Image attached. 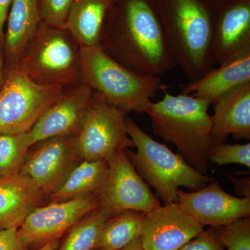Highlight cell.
Masks as SVG:
<instances>
[{
	"mask_svg": "<svg viewBox=\"0 0 250 250\" xmlns=\"http://www.w3.org/2000/svg\"><path fill=\"white\" fill-rule=\"evenodd\" d=\"M6 76H5L4 54L0 52V90L4 84Z\"/></svg>",
	"mask_w": 250,
	"mask_h": 250,
	"instance_id": "1f68e13d",
	"label": "cell"
},
{
	"mask_svg": "<svg viewBox=\"0 0 250 250\" xmlns=\"http://www.w3.org/2000/svg\"><path fill=\"white\" fill-rule=\"evenodd\" d=\"M47 203V196L30 178L20 173L0 178V230L19 228L28 215Z\"/></svg>",
	"mask_w": 250,
	"mask_h": 250,
	"instance_id": "2e32d148",
	"label": "cell"
},
{
	"mask_svg": "<svg viewBox=\"0 0 250 250\" xmlns=\"http://www.w3.org/2000/svg\"><path fill=\"white\" fill-rule=\"evenodd\" d=\"M211 105L213 144L225 143L230 134L236 139H250V82L227 92Z\"/></svg>",
	"mask_w": 250,
	"mask_h": 250,
	"instance_id": "e0dca14e",
	"label": "cell"
},
{
	"mask_svg": "<svg viewBox=\"0 0 250 250\" xmlns=\"http://www.w3.org/2000/svg\"><path fill=\"white\" fill-rule=\"evenodd\" d=\"M210 163L218 166L237 164L250 167V143L213 145L209 153Z\"/></svg>",
	"mask_w": 250,
	"mask_h": 250,
	"instance_id": "484cf974",
	"label": "cell"
},
{
	"mask_svg": "<svg viewBox=\"0 0 250 250\" xmlns=\"http://www.w3.org/2000/svg\"><path fill=\"white\" fill-rule=\"evenodd\" d=\"M34 145L29 132L0 134V178L18 173Z\"/></svg>",
	"mask_w": 250,
	"mask_h": 250,
	"instance_id": "cb8c5ba5",
	"label": "cell"
},
{
	"mask_svg": "<svg viewBox=\"0 0 250 250\" xmlns=\"http://www.w3.org/2000/svg\"><path fill=\"white\" fill-rule=\"evenodd\" d=\"M13 0H0V52L3 53L4 42V27Z\"/></svg>",
	"mask_w": 250,
	"mask_h": 250,
	"instance_id": "f546056e",
	"label": "cell"
},
{
	"mask_svg": "<svg viewBox=\"0 0 250 250\" xmlns=\"http://www.w3.org/2000/svg\"><path fill=\"white\" fill-rule=\"evenodd\" d=\"M228 250H250V216L238 219L226 226L215 229Z\"/></svg>",
	"mask_w": 250,
	"mask_h": 250,
	"instance_id": "d4e9b609",
	"label": "cell"
},
{
	"mask_svg": "<svg viewBox=\"0 0 250 250\" xmlns=\"http://www.w3.org/2000/svg\"><path fill=\"white\" fill-rule=\"evenodd\" d=\"M107 172V161L82 160L70 171L58 188L49 195L47 202L65 201L84 195H98Z\"/></svg>",
	"mask_w": 250,
	"mask_h": 250,
	"instance_id": "44dd1931",
	"label": "cell"
},
{
	"mask_svg": "<svg viewBox=\"0 0 250 250\" xmlns=\"http://www.w3.org/2000/svg\"><path fill=\"white\" fill-rule=\"evenodd\" d=\"M126 115L94 90L90 107L76 136L82 160L108 161L134 147L126 131Z\"/></svg>",
	"mask_w": 250,
	"mask_h": 250,
	"instance_id": "ba28073f",
	"label": "cell"
},
{
	"mask_svg": "<svg viewBox=\"0 0 250 250\" xmlns=\"http://www.w3.org/2000/svg\"><path fill=\"white\" fill-rule=\"evenodd\" d=\"M100 207L97 195L47 202L27 215L18 229V236L28 250L40 249L60 240L75 224Z\"/></svg>",
	"mask_w": 250,
	"mask_h": 250,
	"instance_id": "9c48e42d",
	"label": "cell"
},
{
	"mask_svg": "<svg viewBox=\"0 0 250 250\" xmlns=\"http://www.w3.org/2000/svg\"><path fill=\"white\" fill-rule=\"evenodd\" d=\"M101 250V249H96V250Z\"/></svg>",
	"mask_w": 250,
	"mask_h": 250,
	"instance_id": "d590c367",
	"label": "cell"
},
{
	"mask_svg": "<svg viewBox=\"0 0 250 250\" xmlns=\"http://www.w3.org/2000/svg\"><path fill=\"white\" fill-rule=\"evenodd\" d=\"M204 228L178 202H174L146 213L140 240L144 250H178Z\"/></svg>",
	"mask_w": 250,
	"mask_h": 250,
	"instance_id": "7c38bea8",
	"label": "cell"
},
{
	"mask_svg": "<svg viewBox=\"0 0 250 250\" xmlns=\"http://www.w3.org/2000/svg\"><path fill=\"white\" fill-rule=\"evenodd\" d=\"M75 0H39L42 22L64 27Z\"/></svg>",
	"mask_w": 250,
	"mask_h": 250,
	"instance_id": "4316f807",
	"label": "cell"
},
{
	"mask_svg": "<svg viewBox=\"0 0 250 250\" xmlns=\"http://www.w3.org/2000/svg\"><path fill=\"white\" fill-rule=\"evenodd\" d=\"M154 1L177 65L189 82H195L215 65V6L210 0Z\"/></svg>",
	"mask_w": 250,
	"mask_h": 250,
	"instance_id": "3957f363",
	"label": "cell"
},
{
	"mask_svg": "<svg viewBox=\"0 0 250 250\" xmlns=\"http://www.w3.org/2000/svg\"><path fill=\"white\" fill-rule=\"evenodd\" d=\"M228 179L234 184L235 190L238 195L242 197L250 199V177L238 179L231 175H228Z\"/></svg>",
	"mask_w": 250,
	"mask_h": 250,
	"instance_id": "4dcf8cb0",
	"label": "cell"
},
{
	"mask_svg": "<svg viewBox=\"0 0 250 250\" xmlns=\"http://www.w3.org/2000/svg\"><path fill=\"white\" fill-rule=\"evenodd\" d=\"M145 215L143 212L126 210L109 217L102 229L98 249L119 250L139 238Z\"/></svg>",
	"mask_w": 250,
	"mask_h": 250,
	"instance_id": "7402d4cb",
	"label": "cell"
},
{
	"mask_svg": "<svg viewBox=\"0 0 250 250\" xmlns=\"http://www.w3.org/2000/svg\"><path fill=\"white\" fill-rule=\"evenodd\" d=\"M250 82V49L241 52L218 68L212 67L203 76L184 87L182 93L210 103L238 85Z\"/></svg>",
	"mask_w": 250,
	"mask_h": 250,
	"instance_id": "d6986e66",
	"label": "cell"
},
{
	"mask_svg": "<svg viewBox=\"0 0 250 250\" xmlns=\"http://www.w3.org/2000/svg\"><path fill=\"white\" fill-rule=\"evenodd\" d=\"M5 76L0 90V134L29 132L65 88L36 84L17 67L5 70Z\"/></svg>",
	"mask_w": 250,
	"mask_h": 250,
	"instance_id": "52a82bcc",
	"label": "cell"
},
{
	"mask_svg": "<svg viewBox=\"0 0 250 250\" xmlns=\"http://www.w3.org/2000/svg\"><path fill=\"white\" fill-rule=\"evenodd\" d=\"M108 172L98 197L112 215L126 210L147 213L160 207L158 197L136 172L125 151L107 161Z\"/></svg>",
	"mask_w": 250,
	"mask_h": 250,
	"instance_id": "30bf717a",
	"label": "cell"
},
{
	"mask_svg": "<svg viewBox=\"0 0 250 250\" xmlns=\"http://www.w3.org/2000/svg\"><path fill=\"white\" fill-rule=\"evenodd\" d=\"M210 1L215 7V6H220V5L232 2V1H236V0H210Z\"/></svg>",
	"mask_w": 250,
	"mask_h": 250,
	"instance_id": "e575fe53",
	"label": "cell"
},
{
	"mask_svg": "<svg viewBox=\"0 0 250 250\" xmlns=\"http://www.w3.org/2000/svg\"><path fill=\"white\" fill-rule=\"evenodd\" d=\"M119 250H143L142 245H141V240L139 238L134 240V241L130 243L125 248H122Z\"/></svg>",
	"mask_w": 250,
	"mask_h": 250,
	"instance_id": "d6a6232c",
	"label": "cell"
},
{
	"mask_svg": "<svg viewBox=\"0 0 250 250\" xmlns=\"http://www.w3.org/2000/svg\"><path fill=\"white\" fill-rule=\"evenodd\" d=\"M42 21L39 0H13L4 34L5 70L18 67Z\"/></svg>",
	"mask_w": 250,
	"mask_h": 250,
	"instance_id": "ac0fdd59",
	"label": "cell"
},
{
	"mask_svg": "<svg viewBox=\"0 0 250 250\" xmlns=\"http://www.w3.org/2000/svg\"><path fill=\"white\" fill-rule=\"evenodd\" d=\"M94 90L84 83L67 87L62 96L30 131L34 144L55 136H77L93 100Z\"/></svg>",
	"mask_w": 250,
	"mask_h": 250,
	"instance_id": "5bb4252c",
	"label": "cell"
},
{
	"mask_svg": "<svg viewBox=\"0 0 250 250\" xmlns=\"http://www.w3.org/2000/svg\"><path fill=\"white\" fill-rule=\"evenodd\" d=\"M117 0H75L65 27L81 47L100 46L105 23Z\"/></svg>",
	"mask_w": 250,
	"mask_h": 250,
	"instance_id": "ffe728a7",
	"label": "cell"
},
{
	"mask_svg": "<svg viewBox=\"0 0 250 250\" xmlns=\"http://www.w3.org/2000/svg\"><path fill=\"white\" fill-rule=\"evenodd\" d=\"M250 49V0H236L215 6L212 56L223 63Z\"/></svg>",
	"mask_w": 250,
	"mask_h": 250,
	"instance_id": "9a60e30c",
	"label": "cell"
},
{
	"mask_svg": "<svg viewBox=\"0 0 250 250\" xmlns=\"http://www.w3.org/2000/svg\"><path fill=\"white\" fill-rule=\"evenodd\" d=\"M209 184L196 191L177 192L179 205L202 226L218 229L250 216V198L230 195L218 181Z\"/></svg>",
	"mask_w": 250,
	"mask_h": 250,
	"instance_id": "4fadbf2b",
	"label": "cell"
},
{
	"mask_svg": "<svg viewBox=\"0 0 250 250\" xmlns=\"http://www.w3.org/2000/svg\"><path fill=\"white\" fill-rule=\"evenodd\" d=\"M81 46L65 28L41 22L17 68L42 86L82 83Z\"/></svg>",
	"mask_w": 250,
	"mask_h": 250,
	"instance_id": "5b68a950",
	"label": "cell"
},
{
	"mask_svg": "<svg viewBox=\"0 0 250 250\" xmlns=\"http://www.w3.org/2000/svg\"><path fill=\"white\" fill-rule=\"evenodd\" d=\"M126 126L137 150L126 149L125 153L141 178L154 188L156 196L165 205L178 202L177 192L181 187L196 191L215 180L195 170L180 154L153 139L128 117Z\"/></svg>",
	"mask_w": 250,
	"mask_h": 250,
	"instance_id": "277c9868",
	"label": "cell"
},
{
	"mask_svg": "<svg viewBox=\"0 0 250 250\" xmlns=\"http://www.w3.org/2000/svg\"><path fill=\"white\" fill-rule=\"evenodd\" d=\"M82 161L76 136H55L35 143L19 172L32 179L48 198Z\"/></svg>",
	"mask_w": 250,
	"mask_h": 250,
	"instance_id": "8fae6325",
	"label": "cell"
},
{
	"mask_svg": "<svg viewBox=\"0 0 250 250\" xmlns=\"http://www.w3.org/2000/svg\"><path fill=\"white\" fill-rule=\"evenodd\" d=\"M60 243V240H57V241H52L51 242V243H47V244L45 245V246L42 247V248H40V249L36 250H57V248H59Z\"/></svg>",
	"mask_w": 250,
	"mask_h": 250,
	"instance_id": "836d02e7",
	"label": "cell"
},
{
	"mask_svg": "<svg viewBox=\"0 0 250 250\" xmlns=\"http://www.w3.org/2000/svg\"><path fill=\"white\" fill-rule=\"evenodd\" d=\"M82 83L126 113H144L161 88L159 77L135 73L105 53L100 46L81 48Z\"/></svg>",
	"mask_w": 250,
	"mask_h": 250,
	"instance_id": "8992f818",
	"label": "cell"
},
{
	"mask_svg": "<svg viewBox=\"0 0 250 250\" xmlns=\"http://www.w3.org/2000/svg\"><path fill=\"white\" fill-rule=\"evenodd\" d=\"M178 250H225L214 228L204 230Z\"/></svg>",
	"mask_w": 250,
	"mask_h": 250,
	"instance_id": "83f0119b",
	"label": "cell"
},
{
	"mask_svg": "<svg viewBox=\"0 0 250 250\" xmlns=\"http://www.w3.org/2000/svg\"><path fill=\"white\" fill-rule=\"evenodd\" d=\"M162 100L151 101L145 108L152 123L154 135L172 143L189 165L207 174L209 153L213 147L211 103L205 99L182 93L174 95L166 90Z\"/></svg>",
	"mask_w": 250,
	"mask_h": 250,
	"instance_id": "7a4b0ae2",
	"label": "cell"
},
{
	"mask_svg": "<svg viewBox=\"0 0 250 250\" xmlns=\"http://www.w3.org/2000/svg\"><path fill=\"white\" fill-rule=\"evenodd\" d=\"M100 47L143 76L159 77L178 66L154 0H117Z\"/></svg>",
	"mask_w": 250,
	"mask_h": 250,
	"instance_id": "6da1fadb",
	"label": "cell"
},
{
	"mask_svg": "<svg viewBox=\"0 0 250 250\" xmlns=\"http://www.w3.org/2000/svg\"><path fill=\"white\" fill-rule=\"evenodd\" d=\"M0 250H29L18 234V228L0 230Z\"/></svg>",
	"mask_w": 250,
	"mask_h": 250,
	"instance_id": "f1b7e54d",
	"label": "cell"
},
{
	"mask_svg": "<svg viewBox=\"0 0 250 250\" xmlns=\"http://www.w3.org/2000/svg\"><path fill=\"white\" fill-rule=\"evenodd\" d=\"M111 213L103 207L90 212L69 229L57 250H95L104 224Z\"/></svg>",
	"mask_w": 250,
	"mask_h": 250,
	"instance_id": "603a6c76",
	"label": "cell"
}]
</instances>
